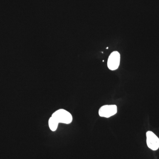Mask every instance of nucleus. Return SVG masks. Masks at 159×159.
Wrapping results in <instances>:
<instances>
[{"mask_svg":"<svg viewBox=\"0 0 159 159\" xmlns=\"http://www.w3.org/2000/svg\"><path fill=\"white\" fill-rule=\"evenodd\" d=\"M59 122L54 117L51 116L49 120V126L52 131H55L57 129Z\"/></svg>","mask_w":159,"mask_h":159,"instance_id":"nucleus-5","label":"nucleus"},{"mask_svg":"<svg viewBox=\"0 0 159 159\" xmlns=\"http://www.w3.org/2000/svg\"><path fill=\"white\" fill-rule=\"evenodd\" d=\"M52 117H54L59 123L69 124L73 121L72 115L68 111L62 109L56 111L52 114Z\"/></svg>","mask_w":159,"mask_h":159,"instance_id":"nucleus-1","label":"nucleus"},{"mask_svg":"<svg viewBox=\"0 0 159 159\" xmlns=\"http://www.w3.org/2000/svg\"><path fill=\"white\" fill-rule=\"evenodd\" d=\"M146 142L148 147L153 151L159 148V139L152 132L148 131L146 133Z\"/></svg>","mask_w":159,"mask_h":159,"instance_id":"nucleus-2","label":"nucleus"},{"mask_svg":"<svg viewBox=\"0 0 159 159\" xmlns=\"http://www.w3.org/2000/svg\"><path fill=\"white\" fill-rule=\"evenodd\" d=\"M120 61V55L119 52L114 51L109 57L107 66L111 70H115L119 68Z\"/></svg>","mask_w":159,"mask_h":159,"instance_id":"nucleus-4","label":"nucleus"},{"mask_svg":"<svg viewBox=\"0 0 159 159\" xmlns=\"http://www.w3.org/2000/svg\"><path fill=\"white\" fill-rule=\"evenodd\" d=\"M117 113V107L116 105L102 106L99 111L100 117L108 118L116 115Z\"/></svg>","mask_w":159,"mask_h":159,"instance_id":"nucleus-3","label":"nucleus"}]
</instances>
